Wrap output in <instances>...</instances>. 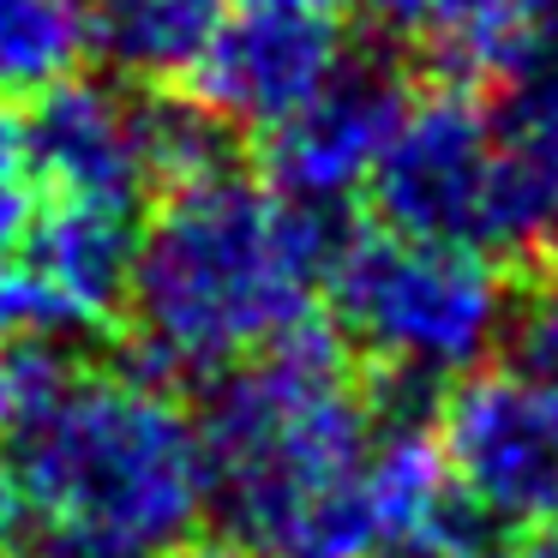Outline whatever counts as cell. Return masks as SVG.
<instances>
[{
    "instance_id": "7c38bea8",
    "label": "cell",
    "mask_w": 558,
    "mask_h": 558,
    "mask_svg": "<svg viewBox=\"0 0 558 558\" xmlns=\"http://www.w3.org/2000/svg\"><path fill=\"white\" fill-rule=\"evenodd\" d=\"M426 37L445 78L498 90L558 61V0H438Z\"/></svg>"
},
{
    "instance_id": "6da1fadb",
    "label": "cell",
    "mask_w": 558,
    "mask_h": 558,
    "mask_svg": "<svg viewBox=\"0 0 558 558\" xmlns=\"http://www.w3.org/2000/svg\"><path fill=\"white\" fill-rule=\"evenodd\" d=\"M378 385L330 325H301L205 378V510L246 558H385L366 498Z\"/></svg>"
},
{
    "instance_id": "d6986e66",
    "label": "cell",
    "mask_w": 558,
    "mask_h": 558,
    "mask_svg": "<svg viewBox=\"0 0 558 558\" xmlns=\"http://www.w3.org/2000/svg\"><path fill=\"white\" fill-rule=\"evenodd\" d=\"M25 541H31V505L19 493V481L7 474V462H0V558H19Z\"/></svg>"
},
{
    "instance_id": "e0dca14e",
    "label": "cell",
    "mask_w": 558,
    "mask_h": 558,
    "mask_svg": "<svg viewBox=\"0 0 558 558\" xmlns=\"http://www.w3.org/2000/svg\"><path fill=\"white\" fill-rule=\"evenodd\" d=\"M438 558H558V529H510V522L469 529L462 522V534Z\"/></svg>"
},
{
    "instance_id": "ba28073f",
    "label": "cell",
    "mask_w": 558,
    "mask_h": 558,
    "mask_svg": "<svg viewBox=\"0 0 558 558\" xmlns=\"http://www.w3.org/2000/svg\"><path fill=\"white\" fill-rule=\"evenodd\" d=\"M414 85L390 61H342L337 78L301 114L258 138V174L282 198L313 210H337L342 198L366 193L378 150L390 145Z\"/></svg>"
},
{
    "instance_id": "277c9868",
    "label": "cell",
    "mask_w": 558,
    "mask_h": 558,
    "mask_svg": "<svg viewBox=\"0 0 558 558\" xmlns=\"http://www.w3.org/2000/svg\"><path fill=\"white\" fill-rule=\"evenodd\" d=\"M318 301L366 373L397 390H433L481 373L510 325V277L493 253L414 241L378 222L337 229Z\"/></svg>"
},
{
    "instance_id": "3957f363",
    "label": "cell",
    "mask_w": 558,
    "mask_h": 558,
    "mask_svg": "<svg viewBox=\"0 0 558 558\" xmlns=\"http://www.w3.org/2000/svg\"><path fill=\"white\" fill-rule=\"evenodd\" d=\"M31 522L85 558H157L205 517V450L193 414L138 366L66 361L0 433Z\"/></svg>"
},
{
    "instance_id": "52a82bcc",
    "label": "cell",
    "mask_w": 558,
    "mask_h": 558,
    "mask_svg": "<svg viewBox=\"0 0 558 558\" xmlns=\"http://www.w3.org/2000/svg\"><path fill=\"white\" fill-rule=\"evenodd\" d=\"M349 61L337 19H294V13H246L229 7L217 37L181 78V97H193L229 133H277L289 114H301Z\"/></svg>"
},
{
    "instance_id": "ac0fdd59",
    "label": "cell",
    "mask_w": 558,
    "mask_h": 558,
    "mask_svg": "<svg viewBox=\"0 0 558 558\" xmlns=\"http://www.w3.org/2000/svg\"><path fill=\"white\" fill-rule=\"evenodd\" d=\"M349 7L385 37H426V25L438 13V0H349Z\"/></svg>"
},
{
    "instance_id": "9c48e42d",
    "label": "cell",
    "mask_w": 558,
    "mask_h": 558,
    "mask_svg": "<svg viewBox=\"0 0 558 558\" xmlns=\"http://www.w3.org/2000/svg\"><path fill=\"white\" fill-rule=\"evenodd\" d=\"M25 138L49 198H102L133 210L157 198L145 90L97 85V78L49 85L25 109Z\"/></svg>"
},
{
    "instance_id": "7a4b0ae2",
    "label": "cell",
    "mask_w": 558,
    "mask_h": 558,
    "mask_svg": "<svg viewBox=\"0 0 558 558\" xmlns=\"http://www.w3.org/2000/svg\"><path fill=\"white\" fill-rule=\"evenodd\" d=\"M337 210L282 198L246 162L150 198L121 330L145 378H217L318 318Z\"/></svg>"
},
{
    "instance_id": "30bf717a",
    "label": "cell",
    "mask_w": 558,
    "mask_h": 558,
    "mask_svg": "<svg viewBox=\"0 0 558 558\" xmlns=\"http://www.w3.org/2000/svg\"><path fill=\"white\" fill-rule=\"evenodd\" d=\"M493 181L481 246L505 270H541L558 253V61L486 97Z\"/></svg>"
},
{
    "instance_id": "8fae6325",
    "label": "cell",
    "mask_w": 558,
    "mask_h": 558,
    "mask_svg": "<svg viewBox=\"0 0 558 558\" xmlns=\"http://www.w3.org/2000/svg\"><path fill=\"white\" fill-rule=\"evenodd\" d=\"M145 210L102 205V198H43V217L19 253L61 289V301L78 313V325H121L126 282H133Z\"/></svg>"
},
{
    "instance_id": "5bb4252c",
    "label": "cell",
    "mask_w": 558,
    "mask_h": 558,
    "mask_svg": "<svg viewBox=\"0 0 558 558\" xmlns=\"http://www.w3.org/2000/svg\"><path fill=\"white\" fill-rule=\"evenodd\" d=\"M73 330L85 325L61 301V289L25 253H0V342H61Z\"/></svg>"
},
{
    "instance_id": "2e32d148",
    "label": "cell",
    "mask_w": 558,
    "mask_h": 558,
    "mask_svg": "<svg viewBox=\"0 0 558 558\" xmlns=\"http://www.w3.org/2000/svg\"><path fill=\"white\" fill-rule=\"evenodd\" d=\"M505 373L558 402V282H541L505 325Z\"/></svg>"
},
{
    "instance_id": "ffe728a7",
    "label": "cell",
    "mask_w": 558,
    "mask_h": 558,
    "mask_svg": "<svg viewBox=\"0 0 558 558\" xmlns=\"http://www.w3.org/2000/svg\"><path fill=\"white\" fill-rule=\"evenodd\" d=\"M229 7H246V13H294V19H337L349 0H229Z\"/></svg>"
},
{
    "instance_id": "5b68a950",
    "label": "cell",
    "mask_w": 558,
    "mask_h": 558,
    "mask_svg": "<svg viewBox=\"0 0 558 558\" xmlns=\"http://www.w3.org/2000/svg\"><path fill=\"white\" fill-rule=\"evenodd\" d=\"M486 181H493V114L474 85L414 90L390 145L366 174L373 222L414 241L481 246L486 234ZM486 253V246H481Z\"/></svg>"
},
{
    "instance_id": "8992f818",
    "label": "cell",
    "mask_w": 558,
    "mask_h": 558,
    "mask_svg": "<svg viewBox=\"0 0 558 558\" xmlns=\"http://www.w3.org/2000/svg\"><path fill=\"white\" fill-rule=\"evenodd\" d=\"M462 505L510 529H558V402L498 373H469L433 414Z\"/></svg>"
},
{
    "instance_id": "9a60e30c",
    "label": "cell",
    "mask_w": 558,
    "mask_h": 558,
    "mask_svg": "<svg viewBox=\"0 0 558 558\" xmlns=\"http://www.w3.org/2000/svg\"><path fill=\"white\" fill-rule=\"evenodd\" d=\"M43 174L25 138V114L0 102V253H19L43 217Z\"/></svg>"
},
{
    "instance_id": "44dd1931",
    "label": "cell",
    "mask_w": 558,
    "mask_h": 558,
    "mask_svg": "<svg viewBox=\"0 0 558 558\" xmlns=\"http://www.w3.org/2000/svg\"><path fill=\"white\" fill-rule=\"evenodd\" d=\"M157 558H246V553L229 541H193V534H186L181 546H169V553H157Z\"/></svg>"
},
{
    "instance_id": "4fadbf2b",
    "label": "cell",
    "mask_w": 558,
    "mask_h": 558,
    "mask_svg": "<svg viewBox=\"0 0 558 558\" xmlns=\"http://www.w3.org/2000/svg\"><path fill=\"white\" fill-rule=\"evenodd\" d=\"M85 19L90 54H102L121 78L181 85L229 19V0H85Z\"/></svg>"
}]
</instances>
